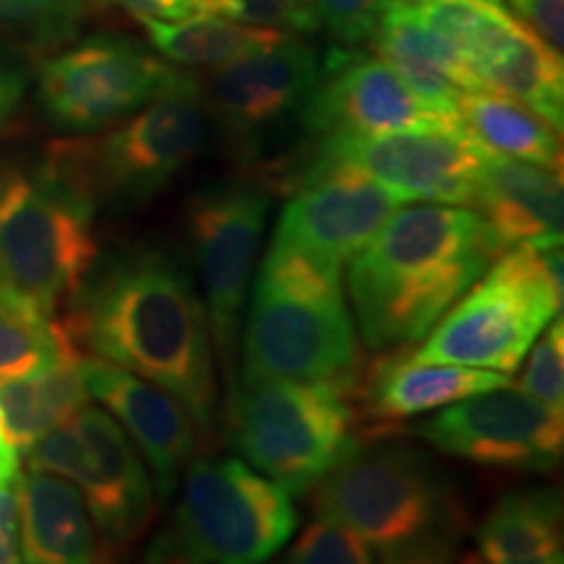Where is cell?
Segmentation results:
<instances>
[{"label": "cell", "instance_id": "cell-33", "mask_svg": "<svg viewBox=\"0 0 564 564\" xmlns=\"http://www.w3.org/2000/svg\"><path fill=\"white\" fill-rule=\"evenodd\" d=\"M319 24L340 45H364L371 42L379 19L398 0H314Z\"/></svg>", "mask_w": 564, "mask_h": 564}, {"label": "cell", "instance_id": "cell-17", "mask_svg": "<svg viewBox=\"0 0 564 564\" xmlns=\"http://www.w3.org/2000/svg\"><path fill=\"white\" fill-rule=\"evenodd\" d=\"M316 82L319 61L312 47L291 34L274 47L212 70L207 102L241 150L257 147L267 131L301 116Z\"/></svg>", "mask_w": 564, "mask_h": 564}, {"label": "cell", "instance_id": "cell-2", "mask_svg": "<svg viewBox=\"0 0 564 564\" xmlns=\"http://www.w3.org/2000/svg\"><path fill=\"white\" fill-rule=\"evenodd\" d=\"M497 257L476 209L423 202L394 212L350 259L348 291L366 345L423 340Z\"/></svg>", "mask_w": 564, "mask_h": 564}, {"label": "cell", "instance_id": "cell-10", "mask_svg": "<svg viewBox=\"0 0 564 564\" xmlns=\"http://www.w3.org/2000/svg\"><path fill=\"white\" fill-rule=\"evenodd\" d=\"M241 379L356 382L358 343L345 299H312L257 282L243 327Z\"/></svg>", "mask_w": 564, "mask_h": 564}, {"label": "cell", "instance_id": "cell-6", "mask_svg": "<svg viewBox=\"0 0 564 564\" xmlns=\"http://www.w3.org/2000/svg\"><path fill=\"white\" fill-rule=\"evenodd\" d=\"M295 528L291 494L236 457L196 460L162 549L175 564H264Z\"/></svg>", "mask_w": 564, "mask_h": 564}, {"label": "cell", "instance_id": "cell-16", "mask_svg": "<svg viewBox=\"0 0 564 564\" xmlns=\"http://www.w3.org/2000/svg\"><path fill=\"white\" fill-rule=\"evenodd\" d=\"M301 123L322 139L460 126L423 102L382 58L345 51L329 53L319 68Z\"/></svg>", "mask_w": 564, "mask_h": 564}, {"label": "cell", "instance_id": "cell-24", "mask_svg": "<svg viewBox=\"0 0 564 564\" xmlns=\"http://www.w3.org/2000/svg\"><path fill=\"white\" fill-rule=\"evenodd\" d=\"M481 91L505 95L562 131L564 66L562 53L520 21L510 40L476 68Z\"/></svg>", "mask_w": 564, "mask_h": 564}, {"label": "cell", "instance_id": "cell-1", "mask_svg": "<svg viewBox=\"0 0 564 564\" xmlns=\"http://www.w3.org/2000/svg\"><path fill=\"white\" fill-rule=\"evenodd\" d=\"M66 327L91 356L171 392L202 429L215 426L220 394L207 306L165 251H126L84 280Z\"/></svg>", "mask_w": 564, "mask_h": 564}, {"label": "cell", "instance_id": "cell-14", "mask_svg": "<svg viewBox=\"0 0 564 564\" xmlns=\"http://www.w3.org/2000/svg\"><path fill=\"white\" fill-rule=\"evenodd\" d=\"M411 432L444 455L525 474L554 470L564 447L562 411L510 384L457 400Z\"/></svg>", "mask_w": 564, "mask_h": 564}, {"label": "cell", "instance_id": "cell-18", "mask_svg": "<svg viewBox=\"0 0 564 564\" xmlns=\"http://www.w3.org/2000/svg\"><path fill=\"white\" fill-rule=\"evenodd\" d=\"M82 377L87 392L121 423L131 442L144 453L154 486L171 497L183 465L196 447V423L171 392L147 382L137 373L118 369L102 358L82 356Z\"/></svg>", "mask_w": 564, "mask_h": 564}, {"label": "cell", "instance_id": "cell-9", "mask_svg": "<svg viewBox=\"0 0 564 564\" xmlns=\"http://www.w3.org/2000/svg\"><path fill=\"white\" fill-rule=\"evenodd\" d=\"M270 199L249 183H220L204 188L188 204V241L207 295L212 350L220 361L225 413L238 390V340L253 262L262 243Z\"/></svg>", "mask_w": 564, "mask_h": 564}, {"label": "cell", "instance_id": "cell-5", "mask_svg": "<svg viewBox=\"0 0 564 564\" xmlns=\"http://www.w3.org/2000/svg\"><path fill=\"white\" fill-rule=\"evenodd\" d=\"M312 489L316 518L350 528L379 552L447 531V494L432 460L387 436L350 442Z\"/></svg>", "mask_w": 564, "mask_h": 564}, {"label": "cell", "instance_id": "cell-12", "mask_svg": "<svg viewBox=\"0 0 564 564\" xmlns=\"http://www.w3.org/2000/svg\"><path fill=\"white\" fill-rule=\"evenodd\" d=\"M178 76L129 40L91 37L42 63L37 97L58 129L97 131L133 116Z\"/></svg>", "mask_w": 564, "mask_h": 564}, {"label": "cell", "instance_id": "cell-11", "mask_svg": "<svg viewBox=\"0 0 564 564\" xmlns=\"http://www.w3.org/2000/svg\"><path fill=\"white\" fill-rule=\"evenodd\" d=\"M207 137L202 87L178 76L97 147H76L91 192L139 204L167 186L199 154Z\"/></svg>", "mask_w": 564, "mask_h": 564}, {"label": "cell", "instance_id": "cell-23", "mask_svg": "<svg viewBox=\"0 0 564 564\" xmlns=\"http://www.w3.org/2000/svg\"><path fill=\"white\" fill-rule=\"evenodd\" d=\"M79 361V348H70L37 373L0 379V429L19 455L30 453L40 436L87 405L89 392Z\"/></svg>", "mask_w": 564, "mask_h": 564}, {"label": "cell", "instance_id": "cell-7", "mask_svg": "<svg viewBox=\"0 0 564 564\" xmlns=\"http://www.w3.org/2000/svg\"><path fill=\"white\" fill-rule=\"evenodd\" d=\"M228 426L251 468L293 497L340 460L356 413L343 384L241 379Z\"/></svg>", "mask_w": 564, "mask_h": 564}, {"label": "cell", "instance_id": "cell-39", "mask_svg": "<svg viewBox=\"0 0 564 564\" xmlns=\"http://www.w3.org/2000/svg\"><path fill=\"white\" fill-rule=\"evenodd\" d=\"M21 474L19 468V453L11 447L9 440H6L3 429H0V484L11 481Z\"/></svg>", "mask_w": 564, "mask_h": 564}, {"label": "cell", "instance_id": "cell-13", "mask_svg": "<svg viewBox=\"0 0 564 564\" xmlns=\"http://www.w3.org/2000/svg\"><path fill=\"white\" fill-rule=\"evenodd\" d=\"M463 126L411 129L377 137L322 139L314 167L345 165L382 183L400 202L474 204L489 160Z\"/></svg>", "mask_w": 564, "mask_h": 564}, {"label": "cell", "instance_id": "cell-40", "mask_svg": "<svg viewBox=\"0 0 564 564\" xmlns=\"http://www.w3.org/2000/svg\"><path fill=\"white\" fill-rule=\"evenodd\" d=\"M463 564H486L481 556H476V554H470V556H465L463 560Z\"/></svg>", "mask_w": 564, "mask_h": 564}, {"label": "cell", "instance_id": "cell-35", "mask_svg": "<svg viewBox=\"0 0 564 564\" xmlns=\"http://www.w3.org/2000/svg\"><path fill=\"white\" fill-rule=\"evenodd\" d=\"M19 484L21 474L11 481L0 484V564H24V554H21Z\"/></svg>", "mask_w": 564, "mask_h": 564}, {"label": "cell", "instance_id": "cell-15", "mask_svg": "<svg viewBox=\"0 0 564 564\" xmlns=\"http://www.w3.org/2000/svg\"><path fill=\"white\" fill-rule=\"evenodd\" d=\"M400 204L382 183L352 167H312L299 194L282 209L272 241L343 270L369 246Z\"/></svg>", "mask_w": 564, "mask_h": 564}, {"label": "cell", "instance_id": "cell-34", "mask_svg": "<svg viewBox=\"0 0 564 564\" xmlns=\"http://www.w3.org/2000/svg\"><path fill=\"white\" fill-rule=\"evenodd\" d=\"M525 26L562 53L564 45V0H505Z\"/></svg>", "mask_w": 564, "mask_h": 564}, {"label": "cell", "instance_id": "cell-38", "mask_svg": "<svg viewBox=\"0 0 564 564\" xmlns=\"http://www.w3.org/2000/svg\"><path fill=\"white\" fill-rule=\"evenodd\" d=\"M26 76L19 66H13L11 61H6L0 55V129L11 121V116L17 112L24 97Z\"/></svg>", "mask_w": 564, "mask_h": 564}, {"label": "cell", "instance_id": "cell-36", "mask_svg": "<svg viewBox=\"0 0 564 564\" xmlns=\"http://www.w3.org/2000/svg\"><path fill=\"white\" fill-rule=\"evenodd\" d=\"M382 564H453V541L447 531L384 552Z\"/></svg>", "mask_w": 564, "mask_h": 564}, {"label": "cell", "instance_id": "cell-28", "mask_svg": "<svg viewBox=\"0 0 564 564\" xmlns=\"http://www.w3.org/2000/svg\"><path fill=\"white\" fill-rule=\"evenodd\" d=\"M79 348L66 322L0 285V379L30 377Z\"/></svg>", "mask_w": 564, "mask_h": 564}, {"label": "cell", "instance_id": "cell-41", "mask_svg": "<svg viewBox=\"0 0 564 564\" xmlns=\"http://www.w3.org/2000/svg\"><path fill=\"white\" fill-rule=\"evenodd\" d=\"M306 3H314V0H306Z\"/></svg>", "mask_w": 564, "mask_h": 564}, {"label": "cell", "instance_id": "cell-21", "mask_svg": "<svg viewBox=\"0 0 564 564\" xmlns=\"http://www.w3.org/2000/svg\"><path fill=\"white\" fill-rule=\"evenodd\" d=\"M371 45L423 102L457 123L463 91H481L455 47L444 42L405 0H398L384 11Z\"/></svg>", "mask_w": 564, "mask_h": 564}, {"label": "cell", "instance_id": "cell-29", "mask_svg": "<svg viewBox=\"0 0 564 564\" xmlns=\"http://www.w3.org/2000/svg\"><path fill=\"white\" fill-rule=\"evenodd\" d=\"M95 0H0V37L51 51L79 32Z\"/></svg>", "mask_w": 564, "mask_h": 564}, {"label": "cell", "instance_id": "cell-26", "mask_svg": "<svg viewBox=\"0 0 564 564\" xmlns=\"http://www.w3.org/2000/svg\"><path fill=\"white\" fill-rule=\"evenodd\" d=\"M457 118L465 133L486 152L562 171L560 131L525 105L494 91H463Z\"/></svg>", "mask_w": 564, "mask_h": 564}, {"label": "cell", "instance_id": "cell-4", "mask_svg": "<svg viewBox=\"0 0 564 564\" xmlns=\"http://www.w3.org/2000/svg\"><path fill=\"white\" fill-rule=\"evenodd\" d=\"M562 308V246H514L434 324L415 361L510 373Z\"/></svg>", "mask_w": 564, "mask_h": 564}, {"label": "cell", "instance_id": "cell-20", "mask_svg": "<svg viewBox=\"0 0 564 564\" xmlns=\"http://www.w3.org/2000/svg\"><path fill=\"white\" fill-rule=\"evenodd\" d=\"M474 207L499 253L514 246H562V171L489 154Z\"/></svg>", "mask_w": 564, "mask_h": 564}, {"label": "cell", "instance_id": "cell-3", "mask_svg": "<svg viewBox=\"0 0 564 564\" xmlns=\"http://www.w3.org/2000/svg\"><path fill=\"white\" fill-rule=\"evenodd\" d=\"M95 192L76 147L55 152L37 173L0 183V285L55 314L74 299L97 259Z\"/></svg>", "mask_w": 564, "mask_h": 564}, {"label": "cell", "instance_id": "cell-22", "mask_svg": "<svg viewBox=\"0 0 564 564\" xmlns=\"http://www.w3.org/2000/svg\"><path fill=\"white\" fill-rule=\"evenodd\" d=\"M19 520L24 564H102L87 505L66 478L21 476Z\"/></svg>", "mask_w": 564, "mask_h": 564}, {"label": "cell", "instance_id": "cell-19", "mask_svg": "<svg viewBox=\"0 0 564 564\" xmlns=\"http://www.w3.org/2000/svg\"><path fill=\"white\" fill-rule=\"evenodd\" d=\"M510 384V377L499 371L465 369V366H442L415 361L413 350L400 345L398 352L373 364L364 382H352L356 392L352 413L356 421H371L377 436H387V429L413 415L453 405L470 394L497 390Z\"/></svg>", "mask_w": 564, "mask_h": 564}, {"label": "cell", "instance_id": "cell-25", "mask_svg": "<svg viewBox=\"0 0 564 564\" xmlns=\"http://www.w3.org/2000/svg\"><path fill=\"white\" fill-rule=\"evenodd\" d=\"M486 564H564L560 499L552 491H514L478 528Z\"/></svg>", "mask_w": 564, "mask_h": 564}, {"label": "cell", "instance_id": "cell-31", "mask_svg": "<svg viewBox=\"0 0 564 564\" xmlns=\"http://www.w3.org/2000/svg\"><path fill=\"white\" fill-rule=\"evenodd\" d=\"M280 564H377V554L350 528L316 518Z\"/></svg>", "mask_w": 564, "mask_h": 564}, {"label": "cell", "instance_id": "cell-27", "mask_svg": "<svg viewBox=\"0 0 564 564\" xmlns=\"http://www.w3.org/2000/svg\"><path fill=\"white\" fill-rule=\"evenodd\" d=\"M150 42L167 61L181 66H225L246 55L267 51L291 37L288 32L251 26L225 17H186L178 21H141Z\"/></svg>", "mask_w": 564, "mask_h": 564}, {"label": "cell", "instance_id": "cell-32", "mask_svg": "<svg viewBox=\"0 0 564 564\" xmlns=\"http://www.w3.org/2000/svg\"><path fill=\"white\" fill-rule=\"evenodd\" d=\"M525 373L520 379V390L541 400L549 408H564V324L560 316L544 327L541 340L531 345Z\"/></svg>", "mask_w": 564, "mask_h": 564}, {"label": "cell", "instance_id": "cell-30", "mask_svg": "<svg viewBox=\"0 0 564 564\" xmlns=\"http://www.w3.org/2000/svg\"><path fill=\"white\" fill-rule=\"evenodd\" d=\"M194 11L220 13L225 19L251 26H267L280 32H316L322 30L319 13L306 0H192Z\"/></svg>", "mask_w": 564, "mask_h": 564}, {"label": "cell", "instance_id": "cell-8", "mask_svg": "<svg viewBox=\"0 0 564 564\" xmlns=\"http://www.w3.org/2000/svg\"><path fill=\"white\" fill-rule=\"evenodd\" d=\"M26 468L79 489L91 523L110 544L137 539L154 510V484L133 442L108 411L84 405L26 453Z\"/></svg>", "mask_w": 564, "mask_h": 564}, {"label": "cell", "instance_id": "cell-37", "mask_svg": "<svg viewBox=\"0 0 564 564\" xmlns=\"http://www.w3.org/2000/svg\"><path fill=\"white\" fill-rule=\"evenodd\" d=\"M139 21H178L194 11L192 0H110Z\"/></svg>", "mask_w": 564, "mask_h": 564}]
</instances>
